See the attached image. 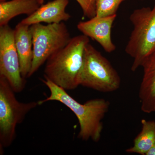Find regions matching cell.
<instances>
[{
  "label": "cell",
  "mask_w": 155,
  "mask_h": 155,
  "mask_svg": "<svg viewBox=\"0 0 155 155\" xmlns=\"http://www.w3.org/2000/svg\"><path fill=\"white\" fill-rule=\"evenodd\" d=\"M50 91V95L44 100L38 101L39 105L50 101H57L69 108L77 117L80 130L78 137L82 140H91L98 142L103 130L102 120L108 112L110 103L103 98L89 100L81 104L74 99L62 87L50 80H42Z\"/></svg>",
  "instance_id": "6da1fadb"
},
{
  "label": "cell",
  "mask_w": 155,
  "mask_h": 155,
  "mask_svg": "<svg viewBox=\"0 0 155 155\" xmlns=\"http://www.w3.org/2000/svg\"><path fill=\"white\" fill-rule=\"evenodd\" d=\"M88 37L84 35L72 38L64 47L48 59L44 70L45 79L65 90L79 86V77Z\"/></svg>",
  "instance_id": "7a4b0ae2"
},
{
  "label": "cell",
  "mask_w": 155,
  "mask_h": 155,
  "mask_svg": "<svg viewBox=\"0 0 155 155\" xmlns=\"http://www.w3.org/2000/svg\"><path fill=\"white\" fill-rule=\"evenodd\" d=\"M129 19L133 29L125 51L133 59L131 70L135 72L155 51V0L153 8L143 7L136 9Z\"/></svg>",
  "instance_id": "3957f363"
},
{
  "label": "cell",
  "mask_w": 155,
  "mask_h": 155,
  "mask_svg": "<svg viewBox=\"0 0 155 155\" xmlns=\"http://www.w3.org/2000/svg\"><path fill=\"white\" fill-rule=\"evenodd\" d=\"M79 83L101 92H112L119 89L121 79L110 61L89 43L84 49Z\"/></svg>",
  "instance_id": "277c9868"
},
{
  "label": "cell",
  "mask_w": 155,
  "mask_h": 155,
  "mask_svg": "<svg viewBox=\"0 0 155 155\" xmlns=\"http://www.w3.org/2000/svg\"><path fill=\"white\" fill-rule=\"evenodd\" d=\"M8 80L0 76V151L12 144L16 137V127L26 115L39 105L38 101L22 103L15 96Z\"/></svg>",
  "instance_id": "5b68a950"
},
{
  "label": "cell",
  "mask_w": 155,
  "mask_h": 155,
  "mask_svg": "<svg viewBox=\"0 0 155 155\" xmlns=\"http://www.w3.org/2000/svg\"><path fill=\"white\" fill-rule=\"evenodd\" d=\"M30 27L32 36L33 58L27 78L34 75L51 56L64 47L71 38L64 22L47 25L38 23Z\"/></svg>",
  "instance_id": "8992f818"
},
{
  "label": "cell",
  "mask_w": 155,
  "mask_h": 155,
  "mask_svg": "<svg viewBox=\"0 0 155 155\" xmlns=\"http://www.w3.org/2000/svg\"><path fill=\"white\" fill-rule=\"evenodd\" d=\"M0 76L5 78L15 93L21 92L25 85L21 75L14 30L8 25L0 27Z\"/></svg>",
  "instance_id": "52a82bcc"
},
{
  "label": "cell",
  "mask_w": 155,
  "mask_h": 155,
  "mask_svg": "<svg viewBox=\"0 0 155 155\" xmlns=\"http://www.w3.org/2000/svg\"><path fill=\"white\" fill-rule=\"evenodd\" d=\"M117 15L109 17H95L77 24V28L84 35L97 42L107 53L116 50L111 38V29Z\"/></svg>",
  "instance_id": "ba28073f"
},
{
  "label": "cell",
  "mask_w": 155,
  "mask_h": 155,
  "mask_svg": "<svg viewBox=\"0 0 155 155\" xmlns=\"http://www.w3.org/2000/svg\"><path fill=\"white\" fill-rule=\"evenodd\" d=\"M69 2V0H54L42 5L33 14L22 19L21 22L30 26L41 22L52 24L67 21L71 17L66 11Z\"/></svg>",
  "instance_id": "9c48e42d"
},
{
  "label": "cell",
  "mask_w": 155,
  "mask_h": 155,
  "mask_svg": "<svg viewBox=\"0 0 155 155\" xmlns=\"http://www.w3.org/2000/svg\"><path fill=\"white\" fill-rule=\"evenodd\" d=\"M141 67L143 76L139 91L143 112H155V51L146 58Z\"/></svg>",
  "instance_id": "30bf717a"
},
{
  "label": "cell",
  "mask_w": 155,
  "mask_h": 155,
  "mask_svg": "<svg viewBox=\"0 0 155 155\" xmlns=\"http://www.w3.org/2000/svg\"><path fill=\"white\" fill-rule=\"evenodd\" d=\"M14 30V41L19 56L21 75L28 77L33 58L32 36L29 25L18 23Z\"/></svg>",
  "instance_id": "8fae6325"
},
{
  "label": "cell",
  "mask_w": 155,
  "mask_h": 155,
  "mask_svg": "<svg viewBox=\"0 0 155 155\" xmlns=\"http://www.w3.org/2000/svg\"><path fill=\"white\" fill-rule=\"evenodd\" d=\"M41 5L38 0H2L0 3V27L8 25L11 19L19 15H30Z\"/></svg>",
  "instance_id": "7c38bea8"
},
{
  "label": "cell",
  "mask_w": 155,
  "mask_h": 155,
  "mask_svg": "<svg viewBox=\"0 0 155 155\" xmlns=\"http://www.w3.org/2000/svg\"><path fill=\"white\" fill-rule=\"evenodd\" d=\"M141 122V131L134 138L133 146L126 150V152L145 155L155 143V121L143 119Z\"/></svg>",
  "instance_id": "4fadbf2b"
},
{
  "label": "cell",
  "mask_w": 155,
  "mask_h": 155,
  "mask_svg": "<svg viewBox=\"0 0 155 155\" xmlns=\"http://www.w3.org/2000/svg\"><path fill=\"white\" fill-rule=\"evenodd\" d=\"M125 0H95L96 16L103 17L117 15L119 6Z\"/></svg>",
  "instance_id": "5bb4252c"
},
{
  "label": "cell",
  "mask_w": 155,
  "mask_h": 155,
  "mask_svg": "<svg viewBox=\"0 0 155 155\" xmlns=\"http://www.w3.org/2000/svg\"><path fill=\"white\" fill-rule=\"evenodd\" d=\"M43 5L45 0H38ZM79 4L83 11L84 17L91 19L96 16L95 0H75Z\"/></svg>",
  "instance_id": "9a60e30c"
},
{
  "label": "cell",
  "mask_w": 155,
  "mask_h": 155,
  "mask_svg": "<svg viewBox=\"0 0 155 155\" xmlns=\"http://www.w3.org/2000/svg\"><path fill=\"white\" fill-rule=\"evenodd\" d=\"M145 155H155V143L148 151Z\"/></svg>",
  "instance_id": "2e32d148"
},
{
  "label": "cell",
  "mask_w": 155,
  "mask_h": 155,
  "mask_svg": "<svg viewBox=\"0 0 155 155\" xmlns=\"http://www.w3.org/2000/svg\"><path fill=\"white\" fill-rule=\"evenodd\" d=\"M1 1H2V0H1Z\"/></svg>",
  "instance_id": "e0dca14e"
}]
</instances>
